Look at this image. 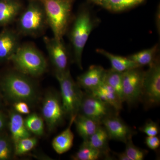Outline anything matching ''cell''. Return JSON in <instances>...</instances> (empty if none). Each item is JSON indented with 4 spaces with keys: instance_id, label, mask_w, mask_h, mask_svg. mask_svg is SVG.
Segmentation results:
<instances>
[{
    "instance_id": "5b68a950",
    "label": "cell",
    "mask_w": 160,
    "mask_h": 160,
    "mask_svg": "<svg viewBox=\"0 0 160 160\" xmlns=\"http://www.w3.org/2000/svg\"><path fill=\"white\" fill-rule=\"evenodd\" d=\"M55 75L59 84L60 96L66 116L70 118L77 115L82 98L83 92L72 77L69 69L63 72H55Z\"/></svg>"
},
{
    "instance_id": "8fae6325",
    "label": "cell",
    "mask_w": 160,
    "mask_h": 160,
    "mask_svg": "<svg viewBox=\"0 0 160 160\" xmlns=\"http://www.w3.org/2000/svg\"><path fill=\"white\" fill-rule=\"evenodd\" d=\"M110 140L126 142L137 134V132L126 124L119 117V113L110 115L102 122Z\"/></svg>"
},
{
    "instance_id": "4fadbf2b",
    "label": "cell",
    "mask_w": 160,
    "mask_h": 160,
    "mask_svg": "<svg viewBox=\"0 0 160 160\" xmlns=\"http://www.w3.org/2000/svg\"><path fill=\"white\" fill-rule=\"evenodd\" d=\"M20 46L18 33L12 29L0 32V62L10 61Z\"/></svg>"
},
{
    "instance_id": "3957f363",
    "label": "cell",
    "mask_w": 160,
    "mask_h": 160,
    "mask_svg": "<svg viewBox=\"0 0 160 160\" xmlns=\"http://www.w3.org/2000/svg\"><path fill=\"white\" fill-rule=\"evenodd\" d=\"M74 0H41L54 38L62 40L71 17Z\"/></svg>"
},
{
    "instance_id": "44dd1931",
    "label": "cell",
    "mask_w": 160,
    "mask_h": 160,
    "mask_svg": "<svg viewBox=\"0 0 160 160\" xmlns=\"http://www.w3.org/2000/svg\"><path fill=\"white\" fill-rule=\"evenodd\" d=\"M96 52L107 58L111 63L112 69L116 71L122 72L133 68L142 67L128 57L116 55L102 49H97Z\"/></svg>"
},
{
    "instance_id": "836d02e7",
    "label": "cell",
    "mask_w": 160,
    "mask_h": 160,
    "mask_svg": "<svg viewBox=\"0 0 160 160\" xmlns=\"http://www.w3.org/2000/svg\"><path fill=\"white\" fill-rule=\"evenodd\" d=\"M115 154L117 157L118 159L120 160H130L125 152L122 153H115Z\"/></svg>"
},
{
    "instance_id": "d6986e66",
    "label": "cell",
    "mask_w": 160,
    "mask_h": 160,
    "mask_svg": "<svg viewBox=\"0 0 160 160\" xmlns=\"http://www.w3.org/2000/svg\"><path fill=\"white\" fill-rule=\"evenodd\" d=\"M74 123L78 133L84 141L88 139L102 125L100 122L80 113L77 115Z\"/></svg>"
},
{
    "instance_id": "ffe728a7",
    "label": "cell",
    "mask_w": 160,
    "mask_h": 160,
    "mask_svg": "<svg viewBox=\"0 0 160 160\" xmlns=\"http://www.w3.org/2000/svg\"><path fill=\"white\" fill-rule=\"evenodd\" d=\"M110 140L107 131L101 125L95 132L88 139L84 141L89 146L97 149L102 152V156L110 157L109 141Z\"/></svg>"
},
{
    "instance_id": "2e32d148",
    "label": "cell",
    "mask_w": 160,
    "mask_h": 160,
    "mask_svg": "<svg viewBox=\"0 0 160 160\" xmlns=\"http://www.w3.org/2000/svg\"><path fill=\"white\" fill-rule=\"evenodd\" d=\"M76 116L70 118L68 127L52 140V148L58 154H62L67 152L73 146L74 134L72 131L71 127L74 123Z\"/></svg>"
},
{
    "instance_id": "ac0fdd59",
    "label": "cell",
    "mask_w": 160,
    "mask_h": 160,
    "mask_svg": "<svg viewBox=\"0 0 160 160\" xmlns=\"http://www.w3.org/2000/svg\"><path fill=\"white\" fill-rule=\"evenodd\" d=\"M22 9L17 0H0V27L12 22Z\"/></svg>"
},
{
    "instance_id": "cb8c5ba5",
    "label": "cell",
    "mask_w": 160,
    "mask_h": 160,
    "mask_svg": "<svg viewBox=\"0 0 160 160\" xmlns=\"http://www.w3.org/2000/svg\"><path fill=\"white\" fill-rule=\"evenodd\" d=\"M122 72L116 71L112 68L108 70H106L104 82L108 84L115 89L120 96L123 102Z\"/></svg>"
},
{
    "instance_id": "e0dca14e",
    "label": "cell",
    "mask_w": 160,
    "mask_h": 160,
    "mask_svg": "<svg viewBox=\"0 0 160 160\" xmlns=\"http://www.w3.org/2000/svg\"><path fill=\"white\" fill-rule=\"evenodd\" d=\"M9 128L13 145L21 139L31 136V133L26 128L22 114L12 110L9 114Z\"/></svg>"
},
{
    "instance_id": "e575fe53",
    "label": "cell",
    "mask_w": 160,
    "mask_h": 160,
    "mask_svg": "<svg viewBox=\"0 0 160 160\" xmlns=\"http://www.w3.org/2000/svg\"><path fill=\"white\" fill-rule=\"evenodd\" d=\"M89 1L99 6H101L102 2V0H89Z\"/></svg>"
},
{
    "instance_id": "6da1fadb",
    "label": "cell",
    "mask_w": 160,
    "mask_h": 160,
    "mask_svg": "<svg viewBox=\"0 0 160 160\" xmlns=\"http://www.w3.org/2000/svg\"><path fill=\"white\" fill-rule=\"evenodd\" d=\"M0 87L5 97L13 103L22 101L33 104L38 99L36 86L30 77L16 70L9 72L2 78Z\"/></svg>"
},
{
    "instance_id": "d590c367",
    "label": "cell",
    "mask_w": 160,
    "mask_h": 160,
    "mask_svg": "<svg viewBox=\"0 0 160 160\" xmlns=\"http://www.w3.org/2000/svg\"><path fill=\"white\" fill-rule=\"evenodd\" d=\"M1 102H2V99H1V95H0V105H1Z\"/></svg>"
},
{
    "instance_id": "5bb4252c",
    "label": "cell",
    "mask_w": 160,
    "mask_h": 160,
    "mask_svg": "<svg viewBox=\"0 0 160 160\" xmlns=\"http://www.w3.org/2000/svg\"><path fill=\"white\" fill-rule=\"evenodd\" d=\"M106 71L102 66H91L86 72L78 77V84L86 92H89L104 82Z\"/></svg>"
},
{
    "instance_id": "7a4b0ae2",
    "label": "cell",
    "mask_w": 160,
    "mask_h": 160,
    "mask_svg": "<svg viewBox=\"0 0 160 160\" xmlns=\"http://www.w3.org/2000/svg\"><path fill=\"white\" fill-rule=\"evenodd\" d=\"M16 71L29 77H38L46 72L47 64L45 57L33 45H20L10 60Z\"/></svg>"
},
{
    "instance_id": "d6a6232c",
    "label": "cell",
    "mask_w": 160,
    "mask_h": 160,
    "mask_svg": "<svg viewBox=\"0 0 160 160\" xmlns=\"http://www.w3.org/2000/svg\"><path fill=\"white\" fill-rule=\"evenodd\" d=\"M7 123V118L6 115L0 111V132L2 131L6 128Z\"/></svg>"
},
{
    "instance_id": "30bf717a",
    "label": "cell",
    "mask_w": 160,
    "mask_h": 160,
    "mask_svg": "<svg viewBox=\"0 0 160 160\" xmlns=\"http://www.w3.org/2000/svg\"><path fill=\"white\" fill-rule=\"evenodd\" d=\"M100 122L114 113H119L112 107L88 92H83L78 113Z\"/></svg>"
},
{
    "instance_id": "7402d4cb",
    "label": "cell",
    "mask_w": 160,
    "mask_h": 160,
    "mask_svg": "<svg viewBox=\"0 0 160 160\" xmlns=\"http://www.w3.org/2000/svg\"><path fill=\"white\" fill-rule=\"evenodd\" d=\"M145 0H102L101 6L109 11L119 12L131 9Z\"/></svg>"
},
{
    "instance_id": "4dcf8cb0",
    "label": "cell",
    "mask_w": 160,
    "mask_h": 160,
    "mask_svg": "<svg viewBox=\"0 0 160 160\" xmlns=\"http://www.w3.org/2000/svg\"><path fill=\"white\" fill-rule=\"evenodd\" d=\"M13 109L15 111L21 114H29L30 110L28 103L20 101L13 103Z\"/></svg>"
},
{
    "instance_id": "1f68e13d",
    "label": "cell",
    "mask_w": 160,
    "mask_h": 160,
    "mask_svg": "<svg viewBox=\"0 0 160 160\" xmlns=\"http://www.w3.org/2000/svg\"><path fill=\"white\" fill-rule=\"evenodd\" d=\"M145 143L149 149L153 150H157L160 146V138L157 136H147L145 140Z\"/></svg>"
},
{
    "instance_id": "83f0119b",
    "label": "cell",
    "mask_w": 160,
    "mask_h": 160,
    "mask_svg": "<svg viewBox=\"0 0 160 160\" xmlns=\"http://www.w3.org/2000/svg\"><path fill=\"white\" fill-rule=\"evenodd\" d=\"M14 154V145L11 138L0 135V160L11 159Z\"/></svg>"
},
{
    "instance_id": "9a60e30c",
    "label": "cell",
    "mask_w": 160,
    "mask_h": 160,
    "mask_svg": "<svg viewBox=\"0 0 160 160\" xmlns=\"http://www.w3.org/2000/svg\"><path fill=\"white\" fill-rule=\"evenodd\" d=\"M88 92L107 103L118 112L122 109V100L115 89L106 83Z\"/></svg>"
},
{
    "instance_id": "8992f818",
    "label": "cell",
    "mask_w": 160,
    "mask_h": 160,
    "mask_svg": "<svg viewBox=\"0 0 160 160\" xmlns=\"http://www.w3.org/2000/svg\"><path fill=\"white\" fill-rule=\"evenodd\" d=\"M47 24L43 5L32 2L20 16L18 27L23 35L36 36L42 32Z\"/></svg>"
},
{
    "instance_id": "7c38bea8",
    "label": "cell",
    "mask_w": 160,
    "mask_h": 160,
    "mask_svg": "<svg viewBox=\"0 0 160 160\" xmlns=\"http://www.w3.org/2000/svg\"><path fill=\"white\" fill-rule=\"evenodd\" d=\"M44 42L55 72H63L69 69L68 52L62 39L45 37Z\"/></svg>"
},
{
    "instance_id": "d4e9b609",
    "label": "cell",
    "mask_w": 160,
    "mask_h": 160,
    "mask_svg": "<svg viewBox=\"0 0 160 160\" xmlns=\"http://www.w3.org/2000/svg\"><path fill=\"white\" fill-rule=\"evenodd\" d=\"M25 126L30 133L36 136L42 135L44 132V119L35 113L29 114L24 119Z\"/></svg>"
},
{
    "instance_id": "4316f807",
    "label": "cell",
    "mask_w": 160,
    "mask_h": 160,
    "mask_svg": "<svg viewBox=\"0 0 160 160\" xmlns=\"http://www.w3.org/2000/svg\"><path fill=\"white\" fill-rule=\"evenodd\" d=\"M38 139L31 136L21 139L14 145V154L20 156L26 154L36 146Z\"/></svg>"
},
{
    "instance_id": "484cf974",
    "label": "cell",
    "mask_w": 160,
    "mask_h": 160,
    "mask_svg": "<svg viewBox=\"0 0 160 160\" xmlns=\"http://www.w3.org/2000/svg\"><path fill=\"white\" fill-rule=\"evenodd\" d=\"M102 156V152L97 149L89 146L83 142L79 149L72 158L75 160H96Z\"/></svg>"
},
{
    "instance_id": "9c48e42d",
    "label": "cell",
    "mask_w": 160,
    "mask_h": 160,
    "mask_svg": "<svg viewBox=\"0 0 160 160\" xmlns=\"http://www.w3.org/2000/svg\"><path fill=\"white\" fill-rule=\"evenodd\" d=\"M42 117L49 131L55 130L62 124L66 114L60 95L55 92L46 94L42 108Z\"/></svg>"
},
{
    "instance_id": "277c9868",
    "label": "cell",
    "mask_w": 160,
    "mask_h": 160,
    "mask_svg": "<svg viewBox=\"0 0 160 160\" xmlns=\"http://www.w3.org/2000/svg\"><path fill=\"white\" fill-rule=\"evenodd\" d=\"M94 21L88 9L80 11L77 16L70 32L75 62L80 69H82V55L84 47L94 27Z\"/></svg>"
},
{
    "instance_id": "f546056e",
    "label": "cell",
    "mask_w": 160,
    "mask_h": 160,
    "mask_svg": "<svg viewBox=\"0 0 160 160\" xmlns=\"http://www.w3.org/2000/svg\"><path fill=\"white\" fill-rule=\"evenodd\" d=\"M139 130L147 136H157L159 132V127L157 123L149 120L140 128Z\"/></svg>"
},
{
    "instance_id": "ba28073f",
    "label": "cell",
    "mask_w": 160,
    "mask_h": 160,
    "mask_svg": "<svg viewBox=\"0 0 160 160\" xmlns=\"http://www.w3.org/2000/svg\"><path fill=\"white\" fill-rule=\"evenodd\" d=\"M141 68H133L122 72L123 101L129 106L142 100L145 71Z\"/></svg>"
},
{
    "instance_id": "603a6c76",
    "label": "cell",
    "mask_w": 160,
    "mask_h": 160,
    "mask_svg": "<svg viewBox=\"0 0 160 160\" xmlns=\"http://www.w3.org/2000/svg\"><path fill=\"white\" fill-rule=\"evenodd\" d=\"M158 48V45H156L149 49L129 56L128 58L140 67L149 66L157 58Z\"/></svg>"
},
{
    "instance_id": "52a82bcc",
    "label": "cell",
    "mask_w": 160,
    "mask_h": 160,
    "mask_svg": "<svg viewBox=\"0 0 160 160\" xmlns=\"http://www.w3.org/2000/svg\"><path fill=\"white\" fill-rule=\"evenodd\" d=\"M144 72L142 101L146 109L159 105L160 102V64L157 57Z\"/></svg>"
},
{
    "instance_id": "f1b7e54d",
    "label": "cell",
    "mask_w": 160,
    "mask_h": 160,
    "mask_svg": "<svg viewBox=\"0 0 160 160\" xmlns=\"http://www.w3.org/2000/svg\"><path fill=\"white\" fill-rule=\"evenodd\" d=\"M125 152L130 160H142L148 153V151L135 146L132 138L129 139L126 143Z\"/></svg>"
}]
</instances>
